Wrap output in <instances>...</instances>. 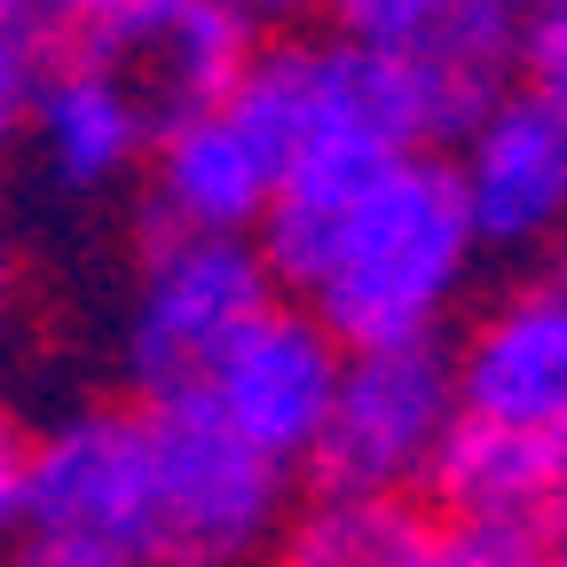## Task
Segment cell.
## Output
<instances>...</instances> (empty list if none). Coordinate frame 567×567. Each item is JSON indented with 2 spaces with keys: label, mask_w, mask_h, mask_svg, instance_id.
Segmentation results:
<instances>
[{
  "label": "cell",
  "mask_w": 567,
  "mask_h": 567,
  "mask_svg": "<svg viewBox=\"0 0 567 567\" xmlns=\"http://www.w3.org/2000/svg\"><path fill=\"white\" fill-rule=\"evenodd\" d=\"M229 9L268 40V32H300V24H316V17H323V0H229Z\"/></svg>",
  "instance_id": "ac0fdd59"
},
{
  "label": "cell",
  "mask_w": 567,
  "mask_h": 567,
  "mask_svg": "<svg viewBox=\"0 0 567 567\" xmlns=\"http://www.w3.org/2000/svg\"><path fill=\"white\" fill-rule=\"evenodd\" d=\"M55 40H63V17L48 9V0H0V151H17L32 80L55 55Z\"/></svg>",
  "instance_id": "9a60e30c"
},
{
  "label": "cell",
  "mask_w": 567,
  "mask_h": 567,
  "mask_svg": "<svg viewBox=\"0 0 567 567\" xmlns=\"http://www.w3.org/2000/svg\"><path fill=\"white\" fill-rule=\"evenodd\" d=\"M450 425H457V379L442 339L347 347L300 473L316 488H425Z\"/></svg>",
  "instance_id": "8992f818"
},
{
  "label": "cell",
  "mask_w": 567,
  "mask_h": 567,
  "mask_svg": "<svg viewBox=\"0 0 567 567\" xmlns=\"http://www.w3.org/2000/svg\"><path fill=\"white\" fill-rule=\"evenodd\" d=\"M268 300H276V276L252 237L151 221L134 245L126 292H118V371L134 402L197 386V371L221 354V339Z\"/></svg>",
  "instance_id": "3957f363"
},
{
  "label": "cell",
  "mask_w": 567,
  "mask_h": 567,
  "mask_svg": "<svg viewBox=\"0 0 567 567\" xmlns=\"http://www.w3.org/2000/svg\"><path fill=\"white\" fill-rule=\"evenodd\" d=\"M442 513V551L465 567H528L567 551V417L481 425L457 417L425 473Z\"/></svg>",
  "instance_id": "5b68a950"
},
{
  "label": "cell",
  "mask_w": 567,
  "mask_h": 567,
  "mask_svg": "<svg viewBox=\"0 0 567 567\" xmlns=\"http://www.w3.org/2000/svg\"><path fill=\"white\" fill-rule=\"evenodd\" d=\"M323 17L410 63V80L434 95L450 142L496 87H513L528 0H323Z\"/></svg>",
  "instance_id": "9c48e42d"
},
{
  "label": "cell",
  "mask_w": 567,
  "mask_h": 567,
  "mask_svg": "<svg viewBox=\"0 0 567 567\" xmlns=\"http://www.w3.org/2000/svg\"><path fill=\"white\" fill-rule=\"evenodd\" d=\"M442 158L481 252H551V237L567 229V118L544 95H528L520 80L496 87L442 142Z\"/></svg>",
  "instance_id": "ba28073f"
},
{
  "label": "cell",
  "mask_w": 567,
  "mask_h": 567,
  "mask_svg": "<svg viewBox=\"0 0 567 567\" xmlns=\"http://www.w3.org/2000/svg\"><path fill=\"white\" fill-rule=\"evenodd\" d=\"M151 103H142L118 71H103L95 55H48L40 80H32V103H24V151L40 166V182L55 197H111L142 174L151 158Z\"/></svg>",
  "instance_id": "7c38bea8"
},
{
  "label": "cell",
  "mask_w": 567,
  "mask_h": 567,
  "mask_svg": "<svg viewBox=\"0 0 567 567\" xmlns=\"http://www.w3.org/2000/svg\"><path fill=\"white\" fill-rule=\"evenodd\" d=\"M513 80H520L528 95H544V103L567 118V0H528Z\"/></svg>",
  "instance_id": "2e32d148"
},
{
  "label": "cell",
  "mask_w": 567,
  "mask_h": 567,
  "mask_svg": "<svg viewBox=\"0 0 567 567\" xmlns=\"http://www.w3.org/2000/svg\"><path fill=\"white\" fill-rule=\"evenodd\" d=\"M9 300H17V276H9V229H0V323H9Z\"/></svg>",
  "instance_id": "ffe728a7"
},
{
  "label": "cell",
  "mask_w": 567,
  "mask_h": 567,
  "mask_svg": "<svg viewBox=\"0 0 567 567\" xmlns=\"http://www.w3.org/2000/svg\"><path fill=\"white\" fill-rule=\"evenodd\" d=\"M551 276H559V284H567V229H559V237H551Z\"/></svg>",
  "instance_id": "44dd1931"
},
{
  "label": "cell",
  "mask_w": 567,
  "mask_h": 567,
  "mask_svg": "<svg viewBox=\"0 0 567 567\" xmlns=\"http://www.w3.org/2000/svg\"><path fill=\"white\" fill-rule=\"evenodd\" d=\"M24 457H32V425L0 402V551H17V513H24Z\"/></svg>",
  "instance_id": "e0dca14e"
},
{
  "label": "cell",
  "mask_w": 567,
  "mask_h": 567,
  "mask_svg": "<svg viewBox=\"0 0 567 567\" xmlns=\"http://www.w3.org/2000/svg\"><path fill=\"white\" fill-rule=\"evenodd\" d=\"M80 55L151 103V118H174L189 103L229 95V80L252 63L260 32L229 9V0H111L87 24H71Z\"/></svg>",
  "instance_id": "8fae6325"
},
{
  "label": "cell",
  "mask_w": 567,
  "mask_h": 567,
  "mask_svg": "<svg viewBox=\"0 0 567 567\" xmlns=\"http://www.w3.org/2000/svg\"><path fill=\"white\" fill-rule=\"evenodd\" d=\"M308 567H442V513L417 488H316L308 513L284 520V544Z\"/></svg>",
  "instance_id": "5bb4252c"
},
{
  "label": "cell",
  "mask_w": 567,
  "mask_h": 567,
  "mask_svg": "<svg viewBox=\"0 0 567 567\" xmlns=\"http://www.w3.org/2000/svg\"><path fill=\"white\" fill-rule=\"evenodd\" d=\"M48 9H55V17H63V32H71V24H87L95 9H111V0H48Z\"/></svg>",
  "instance_id": "d6986e66"
},
{
  "label": "cell",
  "mask_w": 567,
  "mask_h": 567,
  "mask_svg": "<svg viewBox=\"0 0 567 567\" xmlns=\"http://www.w3.org/2000/svg\"><path fill=\"white\" fill-rule=\"evenodd\" d=\"M142 182H151V221L252 237L260 213L276 205V182H284V142L229 87L213 103H189V111L158 118Z\"/></svg>",
  "instance_id": "30bf717a"
},
{
  "label": "cell",
  "mask_w": 567,
  "mask_h": 567,
  "mask_svg": "<svg viewBox=\"0 0 567 567\" xmlns=\"http://www.w3.org/2000/svg\"><path fill=\"white\" fill-rule=\"evenodd\" d=\"M276 292H292L339 347L442 339L481 276V237L442 142L371 166L323 197H276L252 229Z\"/></svg>",
  "instance_id": "6da1fadb"
},
{
  "label": "cell",
  "mask_w": 567,
  "mask_h": 567,
  "mask_svg": "<svg viewBox=\"0 0 567 567\" xmlns=\"http://www.w3.org/2000/svg\"><path fill=\"white\" fill-rule=\"evenodd\" d=\"M151 481H158V559L237 567L284 544L292 520V465H276L245 434H229L189 386L151 394Z\"/></svg>",
  "instance_id": "277c9868"
},
{
  "label": "cell",
  "mask_w": 567,
  "mask_h": 567,
  "mask_svg": "<svg viewBox=\"0 0 567 567\" xmlns=\"http://www.w3.org/2000/svg\"><path fill=\"white\" fill-rule=\"evenodd\" d=\"M450 379H457V417L481 425L567 417V284L544 276L496 292L450 347Z\"/></svg>",
  "instance_id": "4fadbf2b"
},
{
  "label": "cell",
  "mask_w": 567,
  "mask_h": 567,
  "mask_svg": "<svg viewBox=\"0 0 567 567\" xmlns=\"http://www.w3.org/2000/svg\"><path fill=\"white\" fill-rule=\"evenodd\" d=\"M17 551L40 567H151L158 559V481L151 410L80 402L32 434Z\"/></svg>",
  "instance_id": "7a4b0ae2"
},
{
  "label": "cell",
  "mask_w": 567,
  "mask_h": 567,
  "mask_svg": "<svg viewBox=\"0 0 567 567\" xmlns=\"http://www.w3.org/2000/svg\"><path fill=\"white\" fill-rule=\"evenodd\" d=\"M339 363H347V347L300 300H268L221 339V354L197 371L189 394L221 417L229 434H245L252 450H268L276 465L300 473L308 450H316V425L331 410Z\"/></svg>",
  "instance_id": "52a82bcc"
}]
</instances>
